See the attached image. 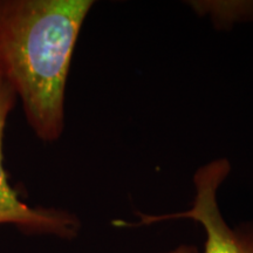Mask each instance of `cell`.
I'll return each mask as SVG.
<instances>
[{
    "label": "cell",
    "mask_w": 253,
    "mask_h": 253,
    "mask_svg": "<svg viewBox=\"0 0 253 253\" xmlns=\"http://www.w3.org/2000/svg\"><path fill=\"white\" fill-rule=\"evenodd\" d=\"M231 166L225 158L205 164L195 173L196 195L192 207L182 212L145 214L137 212L136 223L115 221L118 226L153 225L168 220L191 219L204 229L203 253H253V224L231 227L224 219L217 202V192L229 176ZM164 253H199L195 245L182 244Z\"/></svg>",
    "instance_id": "7a4b0ae2"
},
{
    "label": "cell",
    "mask_w": 253,
    "mask_h": 253,
    "mask_svg": "<svg viewBox=\"0 0 253 253\" xmlns=\"http://www.w3.org/2000/svg\"><path fill=\"white\" fill-rule=\"evenodd\" d=\"M90 0H0V79L38 138L59 140L72 56Z\"/></svg>",
    "instance_id": "6da1fadb"
},
{
    "label": "cell",
    "mask_w": 253,
    "mask_h": 253,
    "mask_svg": "<svg viewBox=\"0 0 253 253\" xmlns=\"http://www.w3.org/2000/svg\"><path fill=\"white\" fill-rule=\"evenodd\" d=\"M17 95L0 79V225H13L26 235L54 236L61 239H74L81 223L74 213L56 208H33L19 198L11 188L4 168V132L9 113L17 103Z\"/></svg>",
    "instance_id": "3957f363"
}]
</instances>
